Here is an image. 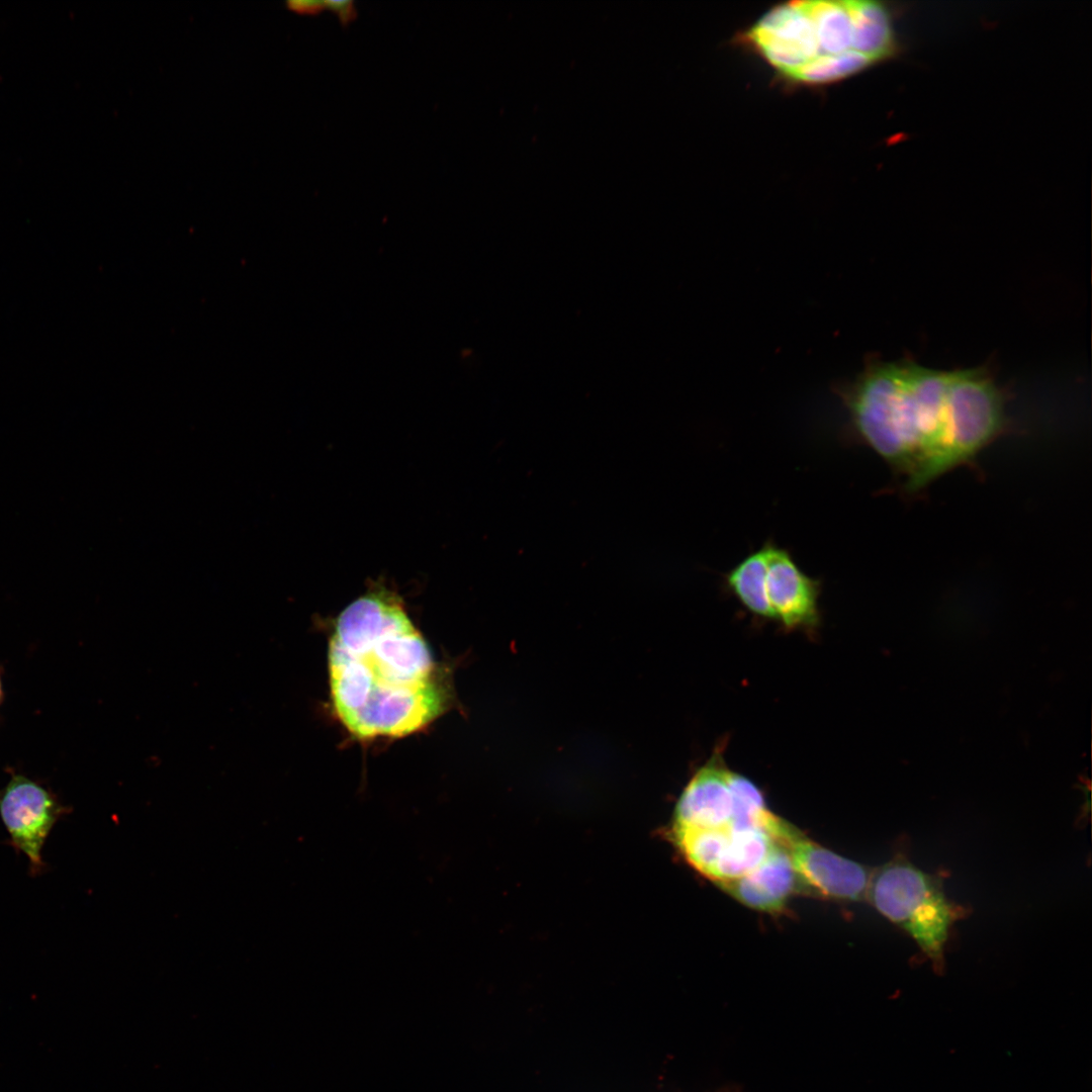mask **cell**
I'll return each mask as SVG.
<instances>
[{"mask_svg": "<svg viewBox=\"0 0 1092 1092\" xmlns=\"http://www.w3.org/2000/svg\"><path fill=\"white\" fill-rule=\"evenodd\" d=\"M732 771L715 755L700 768L682 791L670 829H721L731 827Z\"/></svg>", "mask_w": 1092, "mask_h": 1092, "instance_id": "obj_8", "label": "cell"}, {"mask_svg": "<svg viewBox=\"0 0 1092 1092\" xmlns=\"http://www.w3.org/2000/svg\"><path fill=\"white\" fill-rule=\"evenodd\" d=\"M69 810L48 786L24 775L13 772L0 789V817L9 834V844L17 853L25 854L31 876L47 869L43 845L56 823Z\"/></svg>", "mask_w": 1092, "mask_h": 1092, "instance_id": "obj_4", "label": "cell"}, {"mask_svg": "<svg viewBox=\"0 0 1092 1092\" xmlns=\"http://www.w3.org/2000/svg\"><path fill=\"white\" fill-rule=\"evenodd\" d=\"M867 898L914 939L935 971L943 970L949 930L963 910L946 897L935 876L898 854L872 871Z\"/></svg>", "mask_w": 1092, "mask_h": 1092, "instance_id": "obj_3", "label": "cell"}, {"mask_svg": "<svg viewBox=\"0 0 1092 1092\" xmlns=\"http://www.w3.org/2000/svg\"><path fill=\"white\" fill-rule=\"evenodd\" d=\"M852 27V50L873 62L890 56L894 48L887 9L875 1H846Z\"/></svg>", "mask_w": 1092, "mask_h": 1092, "instance_id": "obj_11", "label": "cell"}, {"mask_svg": "<svg viewBox=\"0 0 1092 1092\" xmlns=\"http://www.w3.org/2000/svg\"><path fill=\"white\" fill-rule=\"evenodd\" d=\"M802 4L814 26L818 57L837 56L852 50V27L846 1H802Z\"/></svg>", "mask_w": 1092, "mask_h": 1092, "instance_id": "obj_12", "label": "cell"}, {"mask_svg": "<svg viewBox=\"0 0 1092 1092\" xmlns=\"http://www.w3.org/2000/svg\"><path fill=\"white\" fill-rule=\"evenodd\" d=\"M1002 393L987 366L940 370L902 359L872 361L841 397L849 436L904 474L911 491L978 445Z\"/></svg>", "mask_w": 1092, "mask_h": 1092, "instance_id": "obj_1", "label": "cell"}, {"mask_svg": "<svg viewBox=\"0 0 1092 1092\" xmlns=\"http://www.w3.org/2000/svg\"><path fill=\"white\" fill-rule=\"evenodd\" d=\"M328 662L334 710L357 738L406 736L445 710L431 650L388 590L369 592L340 614Z\"/></svg>", "mask_w": 1092, "mask_h": 1092, "instance_id": "obj_2", "label": "cell"}, {"mask_svg": "<svg viewBox=\"0 0 1092 1092\" xmlns=\"http://www.w3.org/2000/svg\"><path fill=\"white\" fill-rule=\"evenodd\" d=\"M2 673H3V670H2V667L0 666V705L2 704V702H3V699H4V690H3V682H2Z\"/></svg>", "mask_w": 1092, "mask_h": 1092, "instance_id": "obj_17", "label": "cell"}, {"mask_svg": "<svg viewBox=\"0 0 1092 1092\" xmlns=\"http://www.w3.org/2000/svg\"><path fill=\"white\" fill-rule=\"evenodd\" d=\"M749 38L770 65L791 78L818 57L814 26L802 2L768 11L751 28Z\"/></svg>", "mask_w": 1092, "mask_h": 1092, "instance_id": "obj_6", "label": "cell"}, {"mask_svg": "<svg viewBox=\"0 0 1092 1092\" xmlns=\"http://www.w3.org/2000/svg\"><path fill=\"white\" fill-rule=\"evenodd\" d=\"M766 551V590L775 619L788 628L813 627L819 621L820 582L808 576L791 554L771 542Z\"/></svg>", "mask_w": 1092, "mask_h": 1092, "instance_id": "obj_7", "label": "cell"}, {"mask_svg": "<svg viewBox=\"0 0 1092 1092\" xmlns=\"http://www.w3.org/2000/svg\"><path fill=\"white\" fill-rule=\"evenodd\" d=\"M776 844L764 827H731L728 843L711 881L719 886L749 874L767 857Z\"/></svg>", "mask_w": 1092, "mask_h": 1092, "instance_id": "obj_10", "label": "cell"}, {"mask_svg": "<svg viewBox=\"0 0 1092 1092\" xmlns=\"http://www.w3.org/2000/svg\"><path fill=\"white\" fill-rule=\"evenodd\" d=\"M719 887L741 904L767 913L783 911L793 894L800 890L791 855L778 843L752 872Z\"/></svg>", "mask_w": 1092, "mask_h": 1092, "instance_id": "obj_9", "label": "cell"}, {"mask_svg": "<svg viewBox=\"0 0 1092 1092\" xmlns=\"http://www.w3.org/2000/svg\"><path fill=\"white\" fill-rule=\"evenodd\" d=\"M326 9L337 14L342 24H348L357 16L355 4L351 0L326 1Z\"/></svg>", "mask_w": 1092, "mask_h": 1092, "instance_id": "obj_15", "label": "cell"}, {"mask_svg": "<svg viewBox=\"0 0 1092 1092\" xmlns=\"http://www.w3.org/2000/svg\"><path fill=\"white\" fill-rule=\"evenodd\" d=\"M862 54L848 51L837 56H822L803 66L793 79L807 83L836 81L856 73L872 64Z\"/></svg>", "mask_w": 1092, "mask_h": 1092, "instance_id": "obj_14", "label": "cell"}, {"mask_svg": "<svg viewBox=\"0 0 1092 1092\" xmlns=\"http://www.w3.org/2000/svg\"><path fill=\"white\" fill-rule=\"evenodd\" d=\"M788 849L800 890L840 901L867 898L872 871L808 839L799 830L784 846Z\"/></svg>", "mask_w": 1092, "mask_h": 1092, "instance_id": "obj_5", "label": "cell"}, {"mask_svg": "<svg viewBox=\"0 0 1092 1092\" xmlns=\"http://www.w3.org/2000/svg\"><path fill=\"white\" fill-rule=\"evenodd\" d=\"M766 551L764 545L734 566L725 582L738 601L753 615L775 619L766 590Z\"/></svg>", "mask_w": 1092, "mask_h": 1092, "instance_id": "obj_13", "label": "cell"}, {"mask_svg": "<svg viewBox=\"0 0 1092 1092\" xmlns=\"http://www.w3.org/2000/svg\"><path fill=\"white\" fill-rule=\"evenodd\" d=\"M287 8L299 13L314 15L326 9V1H312V0H296L288 1L286 3Z\"/></svg>", "mask_w": 1092, "mask_h": 1092, "instance_id": "obj_16", "label": "cell"}]
</instances>
